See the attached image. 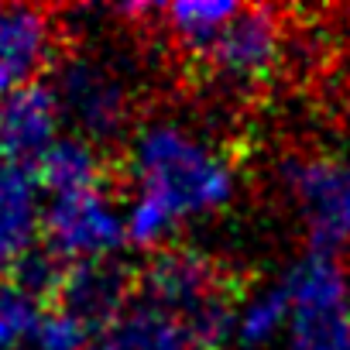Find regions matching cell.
<instances>
[{
    "label": "cell",
    "mask_w": 350,
    "mask_h": 350,
    "mask_svg": "<svg viewBox=\"0 0 350 350\" xmlns=\"http://www.w3.org/2000/svg\"><path fill=\"white\" fill-rule=\"evenodd\" d=\"M127 175V244L141 251L168 247L183 224L213 217L237 196V165L227 148L175 117L144 120L131 134Z\"/></svg>",
    "instance_id": "cell-1"
},
{
    "label": "cell",
    "mask_w": 350,
    "mask_h": 350,
    "mask_svg": "<svg viewBox=\"0 0 350 350\" xmlns=\"http://www.w3.org/2000/svg\"><path fill=\"white\" fill-rule=\"evenodd\" d=\"M144 302L179 319L196 350H227L234 347L241 288L234 275L206 251L168 244L151 254L141 271Z\"/></svg>",
    "instance_id": "cell-2"
},
{
    "label": "cell",
    "mask_w": 350,
    "mask_h": 350,
    "mask_svg": "<svg viewBox=\"0 0 350 350\" xmlns=\"http://www.w3.org/2000/svg\"><path fill=\"white\" fill-rule=\"evenodd\" d=\"M52 93L72 134L103 144L131 127L134 86L131 76L100 52L62 55L52 69Z\"/></svg>",
    "instance_id": "cell-3"
},
{
    "label": "cell",
    "mask_w": 350,
    "mask_h": 350,
    "mask_svg": "<svg viewBox=\"0 0 350 350\" xmlns=\"http://www.w3.org/2000/svg\"><path fill=\"white\" fill-rule=\"evenodd\" d=\"M282 288L292 302L285 350H350V275L336 254H302Z\"/></svg>",
    "instance_id": "cell-4"
},
{
    "label": "cell",
    "mask_w": 350,
    "mask_h": 350,
    "mask_svg": "<svg viewBox=\"0 0 350 350\" xmlns=\"http://www.w3.org/2000/svg\"><path fill=\"white\" fill-rule=\"evenodd\" d=\"M282 189L312 251L336 254L350 247V154L309 151L285 158Z\"/></svg>",
    "instance_id": "cell-5"
},
{
    "label": "cell",
    "mask_w": 350,
    "mask_h": 350,
    "mask_svg": "<svg viewBox=\"0 0 350 350\" xmlns=\"http://www.w3.org/2000/svg\"><path fill=\"white\" fill-rule=\"evenodd\" d=\"M42 244L66 268L117 261V251L127 244V213L107 189L55 196L45 206Z\"/></svg>",
    "instance_id": "cell-6"
},
{
    "label": "cell",
    "mask_w": 350,
    "mask_h": 350,
    "mask_svg": "<svg viewBox=\"0 0 350 350\" xmlns=\"http://www.w3.org/2000/svg\"><path fill=\"white\" fill-rule=\"evenodd\" d=\"M285 59V28L268 8H241L217 45L203 55L217 83L230 90L265 86Z\"/></svg>",
    "instance_id": "cell-7"
},
{
    "label": "cell",
    "mask_w": 350,
    "mask_h": 350,
    "mask_svg": "<svg viewBox=\"0 0 350 350\" xmlns=\"http://www.w3.org/2000/svg\"><path fill=\"white\" fill-rule=\"evenodd\" d=\"M59 21L38 4H0V96L59 66Z\"/></svg>",
    "instance_id": "cell-8"
},
{
    "label": "cell",
    "mask_w": 350,
    "mask_h": 350,
    "mask_svg": "<svg viewBox=\"0 0 350 350\" xmlns=\"http://www.w3.org/2000/svg\"><path fill=\"white\" fill-rule=\"evenodd\" d=\"M66 117L49 83L0 96V158L38 165L62 137Z\"/></svg>",
    "instance_id": "cell-9"
},
{
    "label": "cell",
    "mask_w": 350,
    "mask_h": 350,
    "mask_svg": "<svg viewBox=\"0 0 350 350\" xmlns=\"http://www.w3.org/2000/svg\"><path fill=\"white\" fill-rule=\"evenodd\" d=\"M45 206L49 200L35 165L0 158V271H14L38 251Z\"/></svg>",
    "instance_id": "cell-10"
},
{
    "label": "cell",
    "mask_w": 350,
    "mask_h": 350,
    "mask_svg": "<svg viewBox=\"0 0 350 350\" xmlns=\"http://www.w3.org/2000/svg\"><path fill=\"white\" fill-rule=\"evenodd\" d=\"M131 295H134V275L120 261L72 265L59 282V306L93 329H103L120 312H127Z\"/></svg>",
    "instance_id": "cell-11"
},
{
    "label": "cell",
    "mask_w": 350,
    "mask_h": 350,
    "mask_svg": "<svg viewBox=\"0 0 350 350\" xmlns=\"http://www.w3.org/2000/svg\"><path fill=\"white\" fill-rule=\"evenodd\" d=\"M38 183L49 200L55 196H79V193H96L107 183V158L100 144L79 137V134H62L49 154L35 165Z\"/></svg>",
    "instance_id": "cell-12"
},
{
    "label": "cell",
    "mask_w": 350,
    "mask_h": 350,
    "mask_svg": "<svg viewBox=\"0 0 350 350\" xmlns=\"http://www.w3.org/2000/svg\"><path fill=\"white\" fill-rule=\"evenodd\" d=\"M93 350H196V343L179 319L148 302H134L100 329Z\"/></svg>",
    "instance_id": "cell-13"
},
{
    "label": "cell",
    "mask_w": 350,
    "mask_h": 350,
    "mask_svg": "<svg viewBox=\"0 0 350 350\" xmlns=\"http://www.w3.org/2000/svg\"><path fill=\"white\" fill-rule=\"evenodd\" d=\"M237 4H227V0H179V4L161 8V21L165 31L172 35V42L183 52L203 59L217 38L227 31V25L237 18Z\"/></svg>",
    "instance_id": "cell-14"
},
{
    "label": "cell",
    "mask_w": 350,
    "mask_h": 350,
    "mask_svg": "<svg viewBox=\"0 0 350 350\" xmlns=\"http://www.w3.org/2000/svg\"><path fill=\"white\" fill-rule=\"evenodd\" d=\"M288 323H292V302L282 285L251 288L241 295V306H237L234 347L237 350H268L275 340H285Z\"/></svg>",
    "instance_id": "cell-15"
},
{
    "label": "cell",
    "mask_w": 350,
    "mask_h": 350,
    "mask_svg": "<svg viewBox=\"0 0 350 350\" xmlns=\"http://www.w3.org/2000/svg\"><path fill=\"white\" fill-rule=\"evenodd\" d=\"M42 312L45 309L31 292L18 285L0 288V350H28Z\"/></svg>",
    "instance_id": "cell-16"
},
{
    "label": "cell",
    "mask_w": 350,
    "mask_h": 350,
    "mask_svg": "<svg viewBox=\"0 0 350 350\" xmlns=\"http://www.w3.org/2000/svg\"><path fill=\"white\" fill-rule=\"evenodd\" d=\"M90 347H96L93 326H86L83 319H76L72 312L55 306V309L42 312L28 350H90Z\"/></svg>",
    "instance_id": "cell-17"
}]
</instances>
